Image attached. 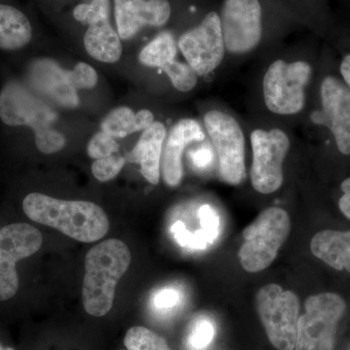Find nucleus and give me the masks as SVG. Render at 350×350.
<instances>
[{"label": "nucleus", "mask_w": 350, "mask_h": 350, "mask_svg": "<svg viewBox=\"0 0 350 350\" xmlns=\"http://www.w3.org/2000/svg\"><path fill=\"white\" fill-rule=\"evenodd\" d=\"M25 215L81 243L100 241L109 231L107 213L94 202L55 199L31 193L23 200Z\"/></svg>", "instance_id": "obj_1"}, {"label": "nucleus", "mask_w": 350, "mask_h": 350, "mask_svg": "<svg viewBox=\"0 0 350 350\" xmlns=\"http://www.w3.org/2000/svg\"><path fill=\"white\" fill-rule=\"evenodd\" d=\"M131 255L126 244L110 239L96 244L85 257L82 298L92 317H105L111 310L117 283L128 271Z\"/></svg>", "instance_id": "obj_2"}, {"label": "nucleus", "mask_w": 350, "mask_h": 350, "mask_svg": "<svg viewBox=\"0 0 350 350\" xmlns=\"http://www.w3.org/2000/svg\"><path fill=\"white\" fill-rule=\"evenodd\" d=\"M0 119L7 126L31 128L36 147L44 154L57 153L66 145L63 133L53 128L57 112L25 85L15 80L4 85L0 92Z\"/></svg>", "instance_id": "obj_3"}, {"label": "nucleus", "mask_w": 350, "mask_h": 350, "mask_svg": "<svg viewBox=\"0 0 350 350\" xmlns=\"http://www.w3.org/2000/svg\"><path fill=\"white\" fill-rule=\"evenodd\" d=\"M289 215L280 207L265 209L243 231L245 239L239 252L246 271L258 273L268 268L289 236Z\"/></svg>", "instance_id": "obj_4"}, {"label": "nucleus", "mask_w": 350, "mask_h": 350, "mask_svg": "<svg viewBox=\"0 0 350 350\" xmlns=\"http://www.w3.org/2000/svg\"><path fill=\"white\" fill-rule=\"evenodd\" d=\"M256 306L271 345L278 350H293L300 312L297 295L280 285L268 284L258 292Z\"/></svg>", "instance_id": "obj_5"}, {"label": "nucleus", "mask_w": 350, "mask_h": 350, "mask_svg": "<svg viewBox=\"0 0 350 350\" xmlns=\"http://www.w3.org/2000/svg\"><path fill=\"white\" fill-rule=\"evenodd\" d=\"M312 68L306 62L287 64L278 59L269 66L262 81L266 107L278 115H294L305 107V89Z\"/></svg>", "instance_id": "obj_6"}, {"label": "nucleus", "mask_w": 350, "mask_h": 350, "mask_svg": "<svg viewBox=\"0 0 350 350\" xmlns=\"http://www.w3.org/2000/svg\"><path fill=\"white\" fill-rule=\"evenodd\" d=\"M306 312L297 324L296 350H333L336 330L345 310L342 297L323 293L306 301Z\"/></svg>", "instance_id": "obj_7"}, {"label": "nucleus", "mask_w": 350, "mask_h": 350, "mask_svg": "<svg viewBox=\"0 0 350 350\" xmlns=\"http://www.w3.org/2000/svg\"><path fill=\"white\" fill-rule=\"evenodd\" d=\"M204 126L219 160V174L226 183L239 185L246 176L245 138L237 120L228 113L211 110Z\"/></svg>", "instance_id": "obj_8"}, {"label": "nucleus", "mask_w": 350, "mask_h": 350, "mask_svg": "<svg viewBox=\"0 0 350 350\" xmlns=\"http://www.w3.org/2000/svg\"><path fill=\"white\" fill-rule=\"evenodd\" d=\"M253 162L250 170L253 188L271 194L282 187L283 162L290 148L286 133L280 129L255 130L251 133Z\"/></svg>", "instance_id": "obj_9"}, {"label": "nucleus", "mask_w": 350, "mask_h": 350, "mask_svg": "<svg viewBox=\"0 0 350 350\" xmlns=\"http://www.w3.org/2000/svg\"><path fill=\"white\" fill-rule=\"evenodd\" d=\"M41 232L27 223L0 229V301L13 298L19 289L16 264L36 254L42 246Z\"/></svg>", "instance_id": "obj_10"}, {"label": "nucleus", "mask_w": 350, "mask_h": 350, "mask_svg": "<svg viewBox=\"0 0 350 350\" xmlns=\"http://www.w3.org/2000/svg\"><path fill=\"white\" fill-rule=\"evenodd\" d=\"M220 21L228 52L245 54L259 45L262 36L259 0H225Z\"/></svg>", "instance_id": "obj_11"}, {"label": "nucleus", "mask_w": 350, "mask_h": 350, "mask_svg": "<svg viewBox=\"0 0 350 350\" xmlns=\"http://www.w3.org/2000/svg\"><path fill=\"white\" fill-rule=\"evenodd\" d=\"M177 45L198 76L213 72L225 56L220 16L216 12L207 14L198 27L182 34Z\"/></svg>", "instance_id": "obj_12"}, {"label": "nucleus", "mask_w": 350, "mask_h": 350, "mask_svg": "<svg viewBox=\"0 0 350 350\" xmlns=\"http://www.w3.org/2000/svg\"><path fill=\"white\" fill-rule=\"evenodd\" d=\"M27 80L34 91L59 107L79 105V96L69 80V71L53 59L43 57L32 62L27 69Z\"/></svg>", "instance_id": "obj_13"}, {"label": "nucleus", "mask_w": 350, "mask_h": 350, "mask_svg": "<svg viewBox=\"0 0 350 350\" xmlns=\"http://www.w3.org/2000/svg\"><path fill=\"white\" fill-rule=\"evenodd\" d=\"M120 38L128 40L145 25L162 27L172 14L167 0H114Z\"/></svg>", "instance_id": "obj_14"}, {"label": "nucleus", "mask_w": 350, "mask_h": 350, "mask_svg": "<svg viewBox=\"0 0 350 350\" xmlns=\"http://www.w3.org/2000/svg\"><path fill=\"white\" fill-rule=\"evenodd\" d=\"M322 105L338 150L350 155V91L337 78L328 76L321 85Z\"/></svg>", "instance_id": "obj_15"}, {"label": "nucleus", "mask_w": 350, "mask_h": 350, "mask_svg": "<svg viewBox=\"0 0 350 350\" xmlns=\"http://www.w3.org/2000/svg\"><path fill=\"white\" fill-rule=\"evenodd\" d=\"M204 133L202 126L193 119L177 122L165 137L163 152L162 174L165 183L170 187H176L183 177L182 156L184 149L191 142H202Z\"/></svg>", "instance_id": "obj_16"}, {"label": "nucleus", "mask_w": 350, "mask_h": 350, "mask_svg": "<svg viewBox=\"0 0 350 350\" xmlns=\"http://www.w3.org/2000/svg\"><path fill=\"white\" fill-rule=\"evenodd\" d=\"M167 130L161 122H154L146 130L135 148L129 154L130 162L140 165V172L149 183L157 185L160 181L161 158Z\"/></svg>", "instance_id": "obj_17"}, {"label": "nucleus", "mask_w": 350, "mask_h": 350, "mask_svg": "<svg viewBox=\"0 0 350 350\" xmlns=\"http://www.w3.org/2000/svg\"><path fill=\"white\" fill-rule=\"evenodd\" d=\"M310 250L332 268L350 273V231L319 232L313 237Z\"/></svg>", "instance_id": "obj_18"}, {"label": "nucleus", "mask_w": 350, "mask_h": 350, "mask_svg": "<svg viewBox=\"0 0 350 350\" xmlns=\"http://www.w3.org/2000/svg\"><path fill=\"white\" fill-rule=\"evenodd\" d=\"M84 45L90 56L105 64L118 62L123 51L118 32L114 31L109 21L89 25Z\"/></svg>", "instance_id": "obj_19"}, {"label": "nucleus", "mask_w": 350, "mask_h": 350, "mask_svg": "<svg viewBox=\"0 0 350 350\" xmlns=\"http://www.w3.org/2000/svg\"><path fill=\"white\" fill-rule=\"evenodd\" d=\"M31 38L32 27L27 16L15 7L0 4V49H22Z\"/></svg>", "instance_id": "obj_20"}, {"label": "nucleus", "mask_w": 350, "mask_h": 350, "mask_svg": "<svg viewBox=\"0 0 350 350\" xmlns=\"http://www.w3.org/2000/svg\"><path fill=\"white\" fill-rule=\"evenodd\" d=\"M177 44L174 36L169 31L161 32L140 52V63L149 68L162 69L175 61Z\"/></svg>", "instance_id": "obj_21"}, {"label": "nucleus", "mask_w": 350, "mask_h": 350, "mask_svg": "<svg viewBox=\"0 0 350 350\" xmlns=\"http://www.w3.org/2000/svg\"><path fill=\"white\" fill-rule=\"evenodd\" d=\"M135 113L126 107L115 108L101 122V131L113 138H124L135 133Z\"/></svg>", "instance_id": "obj_22"}, {"label": "nucleus", "mask_w": 350, "mask_h": 350, "mask_svg": "<svg viewBox=\"0 0 350 350\" xmlns=\"http://www.w3.org/2000/svg\"><path fill=\"white\" fill-rule=\"evenodd\" d=\"M125 345L129 350H172L165 338L142 326H135L126 332Z\"/></svg>", "instance_id": "obj_23"}, {"label": "nucleus", "mask_w": 350, "mask_h": 350, "mask_svg": "<svg viewBox=\"0 0 350 350\" xmlns=\"http://www.w3.org/2000/svg\"><path fill=\"white\" fill-rule=\"evenodd\" d=\"M216 329L213 320L200 317L193 321L187 337L188 349L206 350L215 337Z\"/></svg>", "instance_id": "obj_24"}, {"label": "nucleus", "mask_w": 350, "mask_h": 350, "mask_svg": "<svg viewBox=\"0 0 350 350\" xmlns=\"http://www.w3.org/2000/svg\"><path fill=\"white\" fill-rule=\"evenodd\" d=\"M110 0H93L90 4H79L73 10V17L82 24L91 25L109 21Z\"/></svg>", "instance_id": "obj_25"}, {"label": "nucleus", "mask_w": 350, "mask_h": 350, "mask_svg": "<svg viewBox=\"0 0 350 350\" xmlns=\"http://www.w3.org/2000/svg\"><path fill=\"white\" fill-rule=\"evenodd\" d=\"M170 78L175 89L186 92L194 89L197 85L198 75L188 64L174 61L162 69Z\"/></svg>", "instance_id": "obj_26"}, {"label": "nucleus", "mask_w": 350, "mask_h": 350, "mask_svg": "<svg viewBox=\"0 0 350 350\" xmlns=\"http://www.w3.org/2000/svg\"><path fill=\"white\" fill-rule=\"evenodd\" d=\"M172 236L181 247L192 251L204 250L208 245V241L204 232L199 230L196 232L189 231L185 224L181 221H177L170 228Z\"/></svg>", "instance_id": "obj_27"}, {"label": "nucleus", "mask_w": 350, "mask_h": 350, "mask_svg": "<svg viewBox=\"0 0 350 350\" xmlns=\"http://www.w3.org/2000/svg\"><path fill=\"white\" fill-rule=\"evenodd\" d=\"M126 160L121 156H109L98 159L92 165L94 176L100 182L112 180L125 165Z\"/></svg>", "instance_id": "obj_28"}, {"label": "nucleus", "mask_w": 350, "mask_h": 350, "mask_svg": "<svg viewBox=\"0 0 350 350\" xmlns=\"http://www.w3.org/2000/svg\"><path fill=\"white\" fill-rule=\"evenodd\" d=\"M118 150L119 145L115 138L103 131L96 133L87 146L88 155L94 160L114 155Z\"/></svg>", "instance_id": "obj_29"}, {"label": "nucleus", "mask_w": 350, "mask_h": 350, "mask_svg": "<svg viewBox=\"0 0 350 350\" xmlns=\"http://www.w3.org/2000/svg\"><path fill=\"white\" fill-rule=\"evenodd\" d=\"M199 217L202 231L209 244L215 243L220 234V217H219L217 211L209 204H204L200 207L199 211Z\"/></svg>", "instance_id": "obj_30"}, {"label": "nucleus", "mask_w": 350, "mask_h": 350, "mask_svg": "<svg viewBox=\"0 0 350 350\" xmlns=\"http://www.w3.org/2000/svg\"><path fill=\"white\" fill-rule=\"evenodd\" d=\"M69 80L76 90H90L98 83V73L90 64L79 63L69 71Z\"/></svg>", "instance_id": "obj_31"}, {"label": "nucleus", "mask_w": 350, "mask_h": 350, "mask_svg": "<svg viewBox=\"0 0 350 350\" xmlns=\"http://www.w3.org/2000/svg\"><path fill=\"white\" fill-rule=\"evenodd\" d=\"M181 301V294L175 288L167 287L158 290L152 299V305L155 310L169 312L178 306Z\"/></svg>", "instance_id": "obj_32"}, {"label": "nucleus", "mask_w": 350, "mask_h": 350, "mask_svg": "<svg viewBox=\"0 0 350 350\" xmlns=\"http://www.w3.org/2000/svg\"><path fill=\"white\" fill-rule=\"evenodd\" d=\"M154 123L153 113L147 109H142L135 113V133L144 131Z\"/></svg>", "instance_id": "obj_33"}, {"label": "nucleus", "mask_w": 350, "mask_h": 350, "mask_svg": "<svg viewBox=\"0 0 350 350\" xmlns=\"http://www.w3.org/2000/svg\"><path fill=\"white\" fill-rule=\"evenodd\" d=\"M342 191L344 192V195L340 198V202H338V206H340L342 213H344L347 218L350 219V178L345 179V180L342 182Z\"/></svg>", "instance_id": "obj_34"}, {"label": "nucleus", "mask_w": 350, "mask_h": 350, "mask_svg": "<svg viewBox=\"0 0 350 350\" xmlns=\"http://www.w3.org/2000/svg\"><path fill=\"white\" fill-rule=\"evenodd\" d=\"M192 161L196 167L202 169L208 165L211 161V152L208 149H200L193 153Z\"/></svg>", "instance_id": "obj_35"}, {"label": "nucleus", "mask_w": 350, "mask_h": 350, "mask_svg": "<svg viewBox=\"0 0 350 350\" xmlns=\"http://www.w3.org/2000/svg\"><path fill=\"white\" fill-rule=\"evenodd\" d=\"M340 73H342L350 91V54L345 56V59H342V64H340Z\"/></svg>", "instance_id": "obj_36"}, {"label": "nucleus", "mask_w": 350, "mask_h": 350, "mask_svg": "<svg viewBox=\"0 0 350 350\" xmlns=\"http://www.w3.org/2000/svg\"><path fill=\"white\" fill-rule=\"evenodd\" d=\"M0 350H14L13 349H11V347H7V349H3V347L0 345Z\"/></svg>", "instance_id": "obj_37"}]
</instances>
